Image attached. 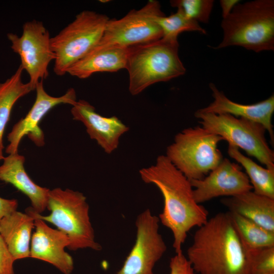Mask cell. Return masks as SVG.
<instances>
[{
  "instance_id": "cell-1",
  "label": "cell",
  "mask_w": 274,
  "mask_h": 274,
  "mask_svg": "<svg viewBox=\"0 0 274 274\" xmlns=\"http://www.w3.org/2000/svg\"><path fill=\"white\" fill-rule=\"evenodd\" d=\"M139 175L144 183L154 184L161 193L164 204L158 217L160 222L172 231L175 253L182 252L188 232L208 221V210L195 201L190 181L165 155L158 156L154 164L141 169Z\"/></svg>"
},
{
  "instance_id": "cell-2",
  "label": "cell",
  "mask_w": 274,
  "mask_h": 274,
  "mask_svg": "<svg viewBox=\"0 0 274 274\" xmlns=\"http://www.w3.org/2000/svg\"><path fill=\"white\" fill-rule=\"evenodd\" d=\"M198 274H250V259L227 212L198 227L186 256Z\"/></svg>"
},
{
  "instance_id": "cell-3",
  "label": "cell",
  "mask_w": 274,
  "mask_h": 274,
  "mask_svg": "<svg viewBox=\"0 0 274 274\" xmlns=\"http://www.w3.org/2000/svg\"><path fill=\"white\" fill-rule=\"evenodd\" d=\"M221 26L223 38L216 49L236 46L255 52L274 50V1L239 3Z\"/></svg>"
},
{
  "instance_id": "cell-4",
  "label": "cell",
  "mask_w": 274,
  "mask_h": 274,
  "mask_svg": "<svg viewBox=\"0 0 274 274\" xmlns=\"http://www.w3.org/2000/svg\"><path fill=\"white\" fill-rule=\"evenodd\" d=\"M47 209L50 212L47 216L35 213L31 207L27 208L25 212L51 223L65 233L70 239L67 248L70 250H101V246L95 241L89 206L83 193L68 188L50 189Z\"/></svg>"
},
{
  "instance_id": "cell-5",
  "label": "cell",
  "mask_w": 274,
  "mask_h": 274,
  "mask_svg": "<svg viewBox=\"0 0 274 274\" xmlns=\"http://www.w3.org/2000/svg\"><path fill=\"white\" fill-rule=\"evenodd\" d=\"M179 46L178 40L162 38L129 48L126 69L132 95L141 93L155 83L168 81L185 73Z\"/></svg>"
},
{
  "instance_id": "cell-6",
  "label": "cell",
  "mask_w": 274,
  "mask_h": 274,
  "mask_svg": "<svg viewBox=\"0 0 274 274\" xmlns=\"http://www.w3.org/2000/svg\"><path fill=\"white\" fill-rule=\"evenodd\" d=\"M223 140L202 126L185 128L175 135L165 155L189 181L200 180L223 160L218 148Z\"/></svg>"
},
{
  "instance_id": "cell-7",
  "label": "cell",
  "mask_w": 274,
  "mask_h": 274,
  "mask_svg": "<svg viewBox=\"0 0 274 274\" xmlns=\"http://www.w3.org/2000/svg\"><path fill=\"white\" fill-rule=\"evenodd\" d=\"M109 17L90 10H83L55 36L51 46L55 58L54 73L59 76L86 56L99 42Z\"/></svg>"
},
{
  "instance_id": "cell-8",
  "label": "cell",
  "mask_w": 274,
  "mask_h": 274,
  "mask_svg": "<svg viewBox=\"0 0 274 274\" xmlns=\"http://www.w3.org/2000/svg\"><path fill=\"white\" fill-rule=\"evenodd\" d=\"M195 117L202 127L221 136L228 145L244 150L266 168L274 169V153L268 146L266 129L258 123L229 114H215L196 111Z\"/></svg>"
},
{
  "instance_id": "cell-9",
  "label": "cell",
  "mask_w": 274,
  "mask_h": 274,
  "mask_svg": "<svg viewBox=\"0 0 274 274\" xmlns=\"http://www.w3.org/2000/svg\"><path fill=\"white\" fill-rule=\"evenodd\" d=\"M163 15L159 3L152 0L120 19H109L94 47L130 48L158 40L162 38V31L156 19Z\"/></svg>"
},
{
  "instance_id": "cell-10",
  "label": "cell",
  "mask_w": 274,
  "mask_h": 274,
  "mask_svg": "<svg viewBox=\"0 0 274 274\" xmlns=\"http://www.w3.org/2000/svg\"><path fill=\"white\" fill-rule=\"evenodd\" d=\"M11 49L19 55L20 66L28 75V82L35 90L38 83L49 76L48 66L55 56L51 46L49 32L41 21L25 22L21 36L9 33Z\"/></svg>"
},
{
  "instance_id": "cell-11",
  "label": "cell",
  "mask_w": 274,
  "mask_h": 274,
  "mask_svg": "<svg viewBox=\"0 0 274 274\" xmlns=\"http://www.w3.org/2000/svg\"><path fill=\"white\" fill-rule=\"evenodd\" d=\"M159 223L158 217L150 209L138 215L134 244L116 274H154L155 264L167 250L159 232Z\"/></svg>"
},
{
  "instance_id": "cell-12",
  "label": "cell",
  "mask_w": 274,
  "mask_h": 274,
  "mask_svg": "<svg viewBox=\"0 0 274 274\" xmlns=\"http://www.w3.org/2000/svg\"><path fill=\"white\" fill-rule=\"evenodd\" d=\"M35 101L26 116L18 121L8 134L7 154L18 152V148L22 138L26 135L39 146L44 144L43 131L39 123L45 115L52 108L61 104L73 106L77 101L76 93L73 88H69L60 96H53L45 90L43 81L39 82L36 87Z\"/></svg>"
},
{
  "instance_id": "cell-13",
  "label": "cell",
  "mask_w": 274,
  "mask_h": 274,
  "mask_svg": "<svg viewBox=\"0 0 274 274\" xmlns=\"http://www.w3.org/2000/svg\"><path fill=\"white\" fill-rule=\"evenodd\" d=\"M242 167L224 158L208 176L190 181L193 196L199 204L219 196H233L252 190V186Z\"/></svg>"
},
{
  "instance_id": "cell-14",
  "label": "cell",
  "mask_w": 274,
  "mask_h": 274,
  "mask_svg": "<svg viewBox=\"0 0 274 274\" xmlns=\"http://www.w3.org/2000/svg\"><path fill=\"white\" fill-rule=\"evenodd\" d=\"M34 219L35 231L31 238L29 257L47 262L63 274H72L74 269L73 258L65 250L70 244L67 236L50 227L45 221Z\"/></svg>"
},
{
  "instance_id": "cell-15",
  "label": "cell",
  "mask_w": 274,
  "mask_h": 274,
  "mask_svg": "<svg viewBox=\"0 0 274 274\" xmlns=\"http://www.w3.org/2000/svg\"><path fill=\"white\" fill-rule=\"evenodd\" d=\"M73 118L82 122L90 138L107 154H111L119 146L120 139L129 128L117 117H105L97 113L88 101L80 99L72 106Z\"/></svg>"
},
{
  "instance_id": "cell-16",
  "label": "cell",
  "mask_w": 274,
  "mask_h": 274,
  "mask_svg": "<svg viewBox=\"0 0 274 274\" xmlns=\"http://www.w3.org/2000/svg\"><path fill=\"white\" fill-rule=\"evenodd\" d=\"M214 100L207 107L197 111L215 114H229L239 117L262 125L268 131L273 144L274 133L272 117L274 112V95L260 102L245 105L234 102L229 99L212 83L210 84Z\"/></svg>"
},
{
  "instance_id": "cell-17",
  "label": "cell",
  "mask_w": 274,
  "mask_h": 274,
  "mask_svg": "<svg viewBox=\"0 0 274 274\" xmlns=\"http://www.w3.org/2000/svg\"><path fill=\"white\" fill-rule=\"evenodd\" d=\"M0 165V180L11 184L29 199L32 210L41 214L46 209L50 189L36 184L26 172L24 157L17 153L4 157Z\"/></svg>"
},
{
  "instance_id": "cell-18",
  "label": "cell",
  "mask_w": 274,
  "mask_h": 274,
  "mask_svg": "<svg viewBox=\"0 0 274 274\" xmlns=\"http://www.w3.org/2000/svg\"><path fill=\"white\" fill-rule=\"evenodd\" d=\"M221 203L228 210L274 232V199L253 190L226 197Z\"/></svg>"
},
{
  "instance_id": "cell-19",
  "label": "cell",
  "mask_w": 274,
  "mask_h": 274,
  "mask_svg": "<svg viewBox=\"0 0 274 274\" xmlns=\"http://www.w3.org/2000/svg\"><path fill=\"white\" fill-rule=\"evenodd\" d=\"M129 48L94 47L67 71V74L79 79L89 78L98 72H115L126 68Z\"/></svg>"
},
{
  "instance_id": "cell-20",
  "label": "cell",
  "mask_w": 274,
  "mask_h": 274,
  "mask_svg": "<svg viewBox=\"0 0 274 274\" xmlns=\"http://www.w3.org/2000/svg\"><path fill=\"white\" fill-rule=\"evenodd\" d=\"M34 218L16 211L0 220V235L15 261L30 257L31 232Z\"/></svg>"
},
{
  "instance_id": "cell-21",
  "label": "cell",
  "mask_w": 274,
  "mask_h": 274,
  "mask_svg": "<svg viewBox=\"0 0 274 274\" xmlns=\"http://www.w3.org/2000/svg\"><path fill=\"white\" fill-rule=\"evenodd\" d=\"M23 70L20 65L5 81L0 83V161L4 158L3 135L15 103L22 97L35 90L28 82L22 79Z\"/></svg>"
},
{
  "instance_id": "cell-22",
  "label": "cell",
  "mask_w": 274,
  "mask_h": 274,
  "mask_svg": "<svg viewBox=\"0 0 274 274\" xmlns=\"http://www.w3.org/2000/svg\"><path fill=\"white\" fill-rule=\"evenodd\" d=\"M227 152L245 169L253 191L256 194L274 199V169L258 165L234 146L228 145Z\"/></svg>"
},
{
  "instance_id": "cell-23",
  "label": "cell",
  "mask_w": 274,
  "mask_h": 274,
  "mask_svg": "<svg viewBox=\"0 0 274 274\" xmlns=\"http://www.w3.org/2000/svg\"><path fill=\"white\" fill-rule=\"evenodd\" d=\"M227 213L247 253L274 247V232L239 215Z\"/></svg>"
},
{
  "instance_id": "cell-24",
  "label": "cell",
  "mask_w": 274,
  "mask_h": 274,
  "mask_svg": "<svg viewBox=\"0 0 274 274\" xmlns=\"http://www.w3.org/2000/svg\"><path fill=\"white\" fill-rule=\"evenodd\" d=\"M156 20L162 31V38L164 39L178 40L179 35L184 31L207 33L206 30L198 22L188 18L179 9L168 16H158Z\"/></svg>"
},
{
  "instance_id": "cell-25",
  "label": "cell",
  "mask_w": 274,
  "mask_h": 274,
  "mask_svg": "<svg viewBox=\"0 0 274 274\" xmlns=\"http://www.w3.org/2000/svg\"><path fill=\"white\" fill-rule=\"evenodd\" d=\"M172 7L180 10L188 18L199 23H208L214 5L213 0H173Z\"/></svg>"
},
{
  "instance_id": "cell-26",
  "label": "cell",
  "mask_w": 274,
  "mask_h": 274,
  "mask_svg": "<svg viewBox=\"0 0 274 274\" xmlns=\"http://www.w3.org/2000/svg\"><path fill=\"white\" fill-rule=\"evenodd\" d=\"M250 274H266L274 272V247L248 253Z\"/></svg>"
},
{
  "instance_id": "cell-27",
  "label": "cell",
  "mask_w": 274,
  "mask_h": 274,
  "mask_svg": "<svg viewBox=\"0 0 274 274\" xmlns=\"http://www.w3.org/2000/svg\"><path fill=\"white\" fill-rule=\"evenodd\" d=\"M169 274H195L191 265L183 252L176 253L169 261Z\"/></svg>"
},
{
  "instance_id": "cell-28",
  "label": "cell",
  "mask_w": 274,
  "mask_h": 274,
  "mask_svg": "<svg viewBox=\"0 0 274 274\" xmlns=\"http://www.w3.org/2000/svg\"><path fill=\"white\" fill-rule=\"evenodd\" d=\"M15 260L0 235V274H15Z\"/></svg>"
},
{
  "instance_id": "cell-29",
  "label": "cell",
  "mask_w": 274,
  "mask_h": 274,
  "mask_svg": "<svg viewBox=\"0 0 274 274\" xmlns=\"http://www.w3.org/2000/svg\"><path fill=\"white\" fill-rule=\"evenodd\" d=\"M18 202L16 199H6L0 197V220L5 216L17 211Z\"/></svg>"
},
{
  "instance_id": "cell-30",
  "label": "cell",
  "mask_w": 274,
  "mask_h": 274,
  "mask_svg": "<svg viewBox=\"0 0 274 274\" xmlns=\"http://www.w3.org/2000/svg\"><path fill=\"white\" fill-rule=\"evenodd\" d=\"M238 0H221L220 4L222 9L223 18L227 17L233 10L235 6L239 3Z\"/></svg>"
},
{
  "instance_id": "cell-31",
  "label": "cell",
  "mask_w": 274,
  "mask_h": 274,
  "mask_svg": "<svg viewBox=\"0 0 274 274\" xmlns=\"http://www.w3.org/2000/svg\"><path fill=\"white\" fill-rule=\"evenodd\" d=\"M266 274H274V272H270V273H266Z\"/></svg>"
}]
</instances>
